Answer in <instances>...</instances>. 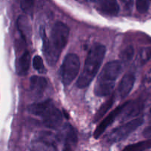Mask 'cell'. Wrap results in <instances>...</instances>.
I'll return each mask as SVG.
<instances>
[{"label": "cell", "mask_w": 151, "mask_h": 151, "mask_svg": "<svg viewBox=\"0 0 151 151\" xmlns=\"http://www.w3.org/2000/svg\"><path fill=\"white\" fill-rule=\"evenodd\" d=\"M69 35V27L62 22H56L54 24L50 37L47 36L43 27L40 28L43 54L49 66H53L57 63L62 50L68 44Z\"/></svg>", "instance_id": "cell-1"}, {"label": "cell", "mask_w": 151, "mask_h": 151, "mask_svg": "<svg viewBox=\"0 0 151 151\" xmlns=\"http://www.w3.org/2000/svg\"><path fill=\"white\" fill-rule=\"evenodd\" d=\"M106 54V47L99 43L93 44L85 59L84 67L76 82V86L84 88L90 86L97 75Z\"/></svg>", "instance_id": "cell-2"}, {"label": "cell", "mask_w": 151, "mask_h": 151, "mask_svg": "<svg viewBox=\"0 0 151 151\" xmlns=\"http://www.w3.org/2000/svg\"><path fill=\"white\" fill-rule=\"evenodd\" d=\"M121 70L122 63L120 60H112L107 63L96 80L94 94L97 97H105L111 94Z\"/></svg>", "instance_id": "cell-3"}, {"label": "cell", "mask_w": 151, "mask_h": 151, "mask_svg": "<svg viewBox=\"0 0 151 151\" xmlns=\"http://www.w3.org/2000/svg\"><path fill=\"white\" fill-rule=\"evenodd\" d=\"M28 112L34 116H39L47 128L57 129L62 123V112L55 106L52 100L34 103L30 105Z\"/></svg>", "instance_id": "cell-4"}, {"label": "cell", "mask_w": 151, "mask_h": 151, "mask_svg": "<svg viewBox=\"0 0 151 151\" xmlns=\"http://www.w3.org/2000/svg\"><path fill=\"white\" fill-rule=\"evenodd\" d=\"M80 69V60L77 55L69 53L65 57L59 70L61 81L65 86H69L78 75Z\"/></svg>", "instance_id": "cell-5"}, {"label": "cell", "mask_w": 151, "mask_h": 151, "mask_svg": "<svg viewBox=\"0 0 151 151\" xmlns=\"http://www.w3.org/2000/svg\"><path fill=\"white\" fill-rule=\"evenodd\" d=\"M144 123V119L142 117L136 118L129 121L124 125L114 128L107 134L106 141L110 144L119 142L127 139L132 133L134 132Z\"/></svg>", "instance_id": "cell-6"}, {"label": "cell", "mask_w": 151, "mask_h": 151, "mask_svg": "<svg viewBox=\"0 0 151 151\" xmlns=\"http://www.w3.org/2000/svg\"><path fill=\"white\" fill-rule=\"evenodd\" d=\"M130 101L126 102V103H123L122 105H120L119 106H118L117 108H115L114 110H113L107 116H106L105 119L102 121L100 122L99 125L96 127V130H95L94 133H93V137L94 138L98 139L102 135L104 132L105 131V130L108 128L110 125H112L113 122L115 120L117 117L122 113L123 111L126 110L127 106L129 105Z\"/></svg>", "instance_id": "cell-7"}, {"label": "cell", "mask_w": 151, "mask_h": 151, "mask_svg": "<svg viewBox=\"0 0 151 151\" xmlns=\"http://www.w3.org/2000/svg\"><path fill=\"white\" fill-rule=\"evenodd\" d=\"M50 136L41 135L38 138L33 140L30 145L31 151H58L54 141L49 138Z\"/></svg>", "instance_id": "cell-8"}, {"label": "cell", "mask_w": 151, "mask_h": 151, "mask_svg": "<svg viewBox=\"0 0 151 151\" xmlns=\"http://www.w3.org/2000/svg\"><path fill=\"white\" fill-rule=\"evenodd\" d=\"M136 78L132 73H127L123 76L118 86V93L121 99H124L129 95L134 86Z\"/></svg>", "instance_id": "cell-9"}, {"label": "cell", "mask_w": 151, "mask_h": 151, "mask_svg": "<svg viewBox=\"0 0 151 151\" xmlns=\"http://www.w3.org/2000/svg\"><path fill=\"white\" fill-rule=\"evenodd\" d=\"M18 30L24 41H29L32 35V27L30 21L26 16H19L16 22Z\"/></svg>", "instance_id": "cell-10"}, {"label": "cell", "mask_w": 151, "mask_h": 151, "mask_svg": "<svg viewBox=\"0 0 151 151\" xmlns=\"http://www.w3.org/2000/svg\"><path fill=\"white\" fill-rule=\"evenodd\" d=\"M30 55L29 52L25 51L16 62V72L19 76H25L28 74L30 66Z\"/></svg>", "instance_id": "cell-11"}, {"label": "cell", "mask_w": 151, "mask_h": 151, "mask_svg": "<svg viewBox=\"0 0 151 151\" xmlns=\"http://www.w3.org/2000/svg\"><path fill=\"white\" fill-rule=\"evenodd\" d=\"M98 7L101 12L109 16H116L119 12L117 0H98Z\"/></svg>", "instance_id": "cell-12"}, {"label": "cell", "mask_w": 151, "mask_h": 151, "mask_svg": "<svg viewBox=\"0 0 151 151\" xmlns=\"http://www.w3.org/2000/svg\"><path fill=\"white\" fill-rule=\"evenodd\" d=\"M59 137L64 141V144H68L75 147L77 142V134L75 128L70 124H66L59 134Z\"/></svg>", "instance_id": "cell-13"}, {"label": "cell", "mask_w": 151, "mask_h": 151, "mask_svg": "<svg viewBox=\"0 0 151 151\" xmlns=\"http://www.w3.org/2000/svg\"><path fill=\"white\" fill-rule=\"evenodd\" d=\"M47 81L44 77L33 75L30 79V88L35 94L40 95L46 89Z\"/></svg>", "instance_id": "cell-14"}, {"label": "cell", "mask_w": 151, "mask_h": 151, "mask_svg": "<svg viewBox=\"0 0 151 151\" xmlns=\"http://www.w3.org/2000/svg\"><path fill=\"white\" fill-rule=\"evenodd\" d=\"M115 94H113L111 96L110 98L108 100H107L103 105L100 107V109L98 110L97 113L95 114L94 117H93V122H96L99 120L100 119H102V117L104 116V115L110 110L112 106L113 105L114 102H115Z\"/></svg>", "instance_id": "cell-15"}, {"label": "cell", "mask_w": 151, "mask_h": 151, "mask_svg": "<svg viewBox=\"0 0 151 151\" xmlns=\"http://www.w3.org/2000/svg\"><path fill=\"white\" fill-rule=\"evenodd\" d=\"M151 148V140L142 141L124 147L121 151H144Z\"/></svg>", "instance_id": "cell-16"}, {"label": "cell", "mask_w": 151, "mask_h": 151, "mask_svg": "<svg viewBox=\"0 0 151 151\" xmlns=\"http://www.w3.org/2000/svg\"><path fill=\"white\" fill-rule=\"evenodd\" d=\"M151 59V47H145L141 49L139 54V61L142 65L144 64Z\"/></svg>", "instance_id": "cell-17"}, {"label": "cell", "mask_w": 151, "mask_h": 151, "mask_svg": "<svg viewBox=\"0 0 151 151\" xmlns=\"http://www.w3.org/2000/svg\"><path fill=\"white\" fill-rule=\"evenodd\" d=\"M33 66L34 69L37 72H39L40 74H44L46 72L43 59L39 55H36L33 58Z\"/></svg>", "instance_id": "cell-18"}, {"label": "cell", "mask_w": 151, "mask_h": 151, "mask_svg": "<svg viewBox=\"0 0 151 151\" xmlns=\"http://www.w3.org/2000/svg\"><path fill=\"white\" fill-rule=\"evenodd\" d=\"M34 1L33 0H22L21 1V9L26 14L32 16L33 13Z\"/></svg>", "instance_id": "cell-19"}, {"label": "cell", "mask_w": 151, "mask_h": 151, "mask_svg": "<svg viewBox=\"0 0 151 151\" xmlns=\"http://www.w3.org/2000/svg\"><path fill=\"white\" fill-rule=\"evenodd\" d=\"M133 55H134L133 47L132 46H128V47H127L125 49L122 50L121 55H120V58H121V59L123 61L128 62L132 60Z\"/></svg>", "instance_id": "cell-20"}, {"label": "cell", "mask_w": 151, "mask_h": 151, "mask_svg": "<svg viewBox=\"0 0 151 151\" xmlns=\"http://www.w3.org/2000/svg\"><path fill=\"white\" fill-rule=\"evenodd\" d=\"M148 0H136V9L140 13H144L149 9Z\"/></svg>", "instance_id": "cell-21"}, {"label": "cell", "mask_w": 151, "mask_h": 151, "mask_svg": "<svg viewBox=\"0 0 151 151\" xmlns=\"http://www.w3.org/2000/svg\"><path fill=\"white\" fill-rule=\"evenodd\" d=\"M142 83L145 88H151V68L147 72V73L144 76Z\"/></svg>", "instance_id": "cell-22"}, {"label": "cell", "mask_w": 151, "mask_h": 151, "mask_svg": "<svg viewBox=\"0 0 151 151\" xmlns=\"http://www.w3.org/2000/svg\"><path fill=\"white\" fill-rule=\"evenodd\" d=\"M122 4L124 5V8L127 10H131L133 6V0H120Z\"/></svg>", "instance_id": "cell-23"}, {"label": "cell", "mask_w": 151, "mask_h": 151, "mask_svg": "<svg viewBox=\"0 0 151 151\" xmlns=\"http://www.w3.org/2000/svg\"><path fill=\"white\" fill-rule=\"evenodd\" d=\"M142 134L145 138H151V125L144 128Z\"/></svg>", "instance_id": "cell-24"}, {"label": "cell", "mask_w": 151, "mask_h": 151, "mask_svg": "<svg viewBox=\"0 0 151 151\" xmlns=\"http://www.w3.org/2000/svg\"><path fill=\"white\" fill-rule=\"evenodd\" d=\"M150 113H151V108H150Z\"/></svg>", "instance_id": "cell-25"}, {"label": "cell", "mask_w": 151, "mask_h": 151, "mask_svg": "<svg viewBox=\"0 0 151 151\" xmlns=\"http://www.w3.org/2000/svg\"><path fill=\"white\" fill-rule=\"evenodd\" d=\"M148 1H151V0H148Z\"/></svg>", "instance_id": "cell-26"}]
</instances>
